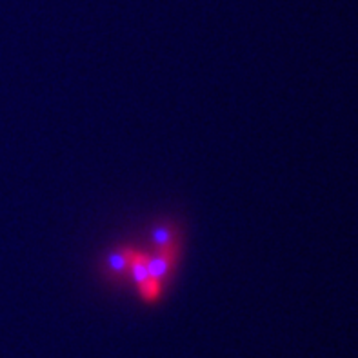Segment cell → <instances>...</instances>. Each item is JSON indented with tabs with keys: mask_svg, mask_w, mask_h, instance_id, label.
<instances>
[{
	"mask_svg": "<svg viewBox=\"0 0 358 358\" xmlns=\"http://www.w3.org/2000/svg\"><path fill=\"white\" fill-rule=\"evenodd\" d=\"M138 293L148 302H155V300H159L160 295H162V282L155 280V278H148L142 284H138Z\"/></svg>",
	"mask_w": 358,
	"mask_h": 358,
	"instance_id": "cell-1",
	"label": "cell"
},
{
	"mask_svg": "<svg viewBox=\"0 0 358 358\" xmlns=\"http://www.w3.org/2000/svg\"><path fill=\"white\" fill-rule=\"evenodd\" d=\"M153 244L159 250H166V248H173V231L169 227H157L153 231Z\"/></svg>",
	"mask_w": 358,
	"mask_h": 358,
	"instance_id": "cell-2",
	"label": "cell"
}]
</instances>
